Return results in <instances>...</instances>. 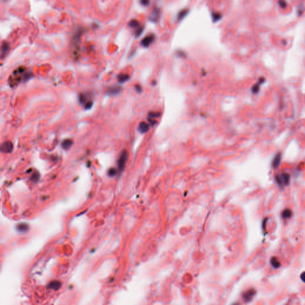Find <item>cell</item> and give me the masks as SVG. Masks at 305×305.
<instances>
[{"instance_id":"2e32d148","label":"cell","mask_w":305,"mask_h":305,"mask_svg":"<svg viewBox=\"0 0 305 305\" xmlns=\"http://www.w3.org/2000/svg\"><path fill=\"white\" fill-rule=\"evenodd\" d=\"M128 79L129 76L128 75H126V74H121V75H120L118 77V80L120 83L125 82H126Z\"/></svg>"},{"instance_id":"d6986e66","label":"cell","mask_w":305,"mask_h":305,"mask_svg":"<svg viewBox=\"0 0 305 305\" xmlns=\"http://www.w3.org/2000/svg\"><path fill=\"white\" fill-rule=\"evenodd\" d=\"M144 31V27L143 26H142V27H141V26H139V27H138L137 29H136V31H135V35H136V36H139L141 35V34L142 33V32H143Z\"/></svg>"},{"instance_id":"cb8c5ba5","label":"cell","mask_w":305,"mask_h":305,"mask_svg":"<svg viewBox=\"0 0 305 305\" xmlns=\"http://www.w3.org/2000/svg\"><path fill=\"white\" fill-rule=\"evenodd\" d=\"M92 105H93V102H87L85 104L86 109H89V108H91Z\"/></svg>"},{"instance_id":"7402d4cb","label":"cell","mask_w":305,"mask_h":305,"mask_svg":"<svg viewBox=\"0 0 305 305\" xmlns=\"http://www.w3.org/2000/svg\"><path fill=\"white\" fill-rule=\"evenodd\" d=\"M108 173L109 176H114V175H115L116 173V170L115 169H114V168H111V169H110L109 170H108Z\"/></svg>"},{"instance_id":"9c48e42d","label":"cell","mask_w":305,"mask_h":305,"mask_svg":"<svg viewBox=\"0 0 305 305\" xmlns=\"http://www.w3.org/2000/svg\"><path fill=\"white\" fill-rule=\"evenodd\" d=\"M61 287V282L58 281H54L50 282L48 285V288H51L54 290H57L60 288Z\"/></svg>"},{"instance_id":"4fadbf2b","label":"cell","mask_w":305,"mask_h":305,"mask_svg":"<svg viewBox=\"0 0 305 305\" xmlns=\"http://www.w3.org/2000/svg\"><path fill=\"white\" fill-rule=\"evenodd\" d=\"M17 230L20 232H25L28 231L29 227L26 224H20L17 227Z\"/></svg>"},{"instance_id":"7a4b0ae2","label":"cell","mask_w":305,"mask_h":305,"mask_svg":"<svg viewBox=\"0 0 305 305\" xmlns=\"http://www.w3.org/2000/svg\"><path fill=\"white\" fill-rule=\"evenodd\" d=\"M154 39H155V35L153 34H150L144 37L143 39L141 40V44L143 47L147 48L152 44V43L154 41Z\"/></svg>"},{"instance_id":"9a60e30c","label":"cell","mask_w":305,"mask_h":305,"mask_svg":"<svg viewBox=\"0 0 305 305\" xmlns=\"http://www.w3.org/2000/svg\"><path fill=\"white\" fill-rule=\"evenodd\" d=\"M271 265L273 266V268H277L279 267V266H280V263L279 262V261L277 260V259H276L275 257H272L271 259Z\"/></svg>"},{"instance_id":"44dd1931","label":"cell","mask_w":305,"mask_h":305,"mask_svg":"<svg viewBox=\"0 0 305 305\" xmlns=\"http://www.w3.org/2000/svg\"><path fill=\"white\" fill-rule=\"evenodd\" d=\"M8 46L7 45V44H4L3 46L2 47V57L4 56V54H5V53H7V50H8Z\"/></svg>"},{"instance_id":"e0dca14e","label":"cell","mask_w":305,"mask_h":305,"mask_svg":"<svg viewBox=\"0 0 305 305\" xmlns=\"http://www.w3.org/2000/svg\"><path fill=\"white\" fill-rule=\"evenodd\" d=\"M139 22H138V20L134 19V20H132L131 21L129 22V26H130L131 28H136V29H137L138 27H139Z\"/></svg>"},{"instance_id":"8fae6325","label":"cell","mask_w":305,"mask_h":305,"mask_svg":"<svg viewBox=\"0 0 305 305\" xmlns=\"http://www.w3.org/2000/svg\"><path fill=\"white\" fill-rule=\"evenodd\" d=\"M212 20L213 22H217L222 18V14L219 12H213L212 14Z\"/></svg>"},{"instance_id":"ba28073f","label":"cell","mask_w":305,"mask_h":305,"mask_svg":"<svg viewBox=\"0 0 305 305\" xmlns=\"http://www.w3.org/2000/svg\"><path fill=\"white\" fill-rule=\"evenodd\" d=\"M189 10L188 9H183L181 11H180L178 13V16H177V19H178V21H181V20H183L187 16Z\"/></svg>"},{"instance_id":"5bb4252c","label":"cell","mask_w":305,"mask_h":305,"mask_svg":"<svg viewBox=\"0 0 305 305\" xmlns=\"http://www.w3.org/2000/svg\"><path fill=\"white\" fill-rule=\"evenodd\" d=\"M139 131H140L141 132H145L147 131V130H148V126L146 123L142 122L140 123V125H139Z\"/></svg>"},{"instance_id":"ac0fdd59","label":"cell","mask_w":305,"mask_h":305,"mask_svg":"<svg viewBox=\"0 0 305 305\" xmlns=\"http://www.w3.org/2000/svg\"><path fill=\"white\" fill-rule=\"evenodd\" d=\"M39 173H38L37 172H36L32 175V176H31V180H32L33 182H36V181H38V179H39Z\"/></svg>"},{"instance_id":"3957f363","label":"cell","mask_w":305,"mask_h":305,"mask_svg":"<svg viewBox=\"0 0 305 305\" xmlns=\"http://www.w3.org/2000/svg\"><path fill=\"white\" fill-rule=\"evenodd\" d=\"M128 159V153L126 151H123L122 154H120L119 159L118 161V168L119 170L122 172L125 166L126 162Z\"/></svg>"},{"instance_id":"277c9868","label":"cell","mask_w":305,"mask_h":305,"mask_svg":"<svg viewBox=\"0 0 305 305\" xmlns=\"http://www.w3.org/2000/svg\"><path fill=\"white\" fill-rule=\"evenodd\" d=\"M160 10H159V8L155 7V8H153L152 11H151V12L150 13V16H149V19L150 21H151L152 22H154V23H156V22H157L159 20V18H160Z\"/></svg>"},{"instance_id":"30bf717a","label":"cell","mask_w":305,"mask_h":305,"mask_svg":"<svg viewBox=\"0 0 305 305\" xmlns=\"http://www.w3.org/2000/svg\"><path fill=\"white\" fill-rule=\"evenodd\" d=\"M72 141L71 139H65L63 141L62 144V146L65 150H68L72 146Z\"/></svg>"},{"instance_id":"603a6c76","label":"cell","mask_w":305,"mask_h":305,"mask_svg":"<svg viewBox=\"0 0 305 305\" xmlns=\"http://www.w3.org/2000/svg\"><path fill=\"white\" fill-rule=\"evenodd\" d=\"M79 102L81 103H85L86 102V97L84 94H81L79 96Z\"/></svg>"},{"instance_id":"5b68a950","label":"cell","mask_w":305,"mask_h":305,"mask_svg":"<svg viewBox=\"0 0 305 305\" xmlns=\"http://www.w3.org/2000/svg\"><path fill=\"white\" fill-rule=\"evenodd\" d=\"M13 149V143L10 141H5V142H4V143L2 144V145H1V151L3 153H8L11 152Z\"/></svg>"},{"instance_id":"ffe728a7","label":"cell","mask_w":305,"mask_h":305,"mask_svg":"<svg viewBox=\"0 0 305 305\" xmlns=\"http://www.w3.org/2000/svg\"><path fill=\"white\" fill-rule=\"evenodd\" d=\"M140 4L143 6H148L150 3V0H139Z\"/></svg>"},{"instance_id":"8992f818","label":"cell","mask_w":305,"mask_h":305,"mask_svg":"<svg viewBox=\"0 0 305 305\" xmlns=\"http://www.w3.org/2000/svg\"><path fill=\"white\" fill-rule=\"evenodd\" d=\"M256 291L255 290L251 289L249 290L248 291H246L243 295V299L245 302H249L250 301L251 299H253V296L255 294Z\"/></svg>"},{"instance_id":"484cf974","label":"cell","mask_w":305,"mask_h":305,"mask_svg":"<svg viewBox=\"0 0 305 305\" xmlns=\"http://www.w3.org/2000/svg\"><path fill=\"white\" fill-rule=\"evenodd\" d=\"M300 277H301L302 280L303 281V282H305V272H303V273H302Z\"/></svg>"},{"instance_id":"d4e9b609","label":"cell","mask_w":305,"mask_h":305,"mask_svg":"<svg viewBox=\"0 0 305 305\" xmlns=\"http://www.w3.org/2000/svg\"><path fill=\"white\" fill-rule=\"evenodd\" d=\"M279 5H280L281 7H283L284 8V7H285V6H286V3H285L284 0H279Z\"/></svg>"},{"instance_id":"52a82bcc","label":"cell","mask_w":305,"mask_h":305,"mask_svg":"<svg viewBox=\"0 0 305 305\" xmlns=\"http://www.w3.org/2000/svg\"><path fill=\"white\" fill-rule=\"evenodd\" d=\"M121 91V88L119 87H110L107 91V93L110 95H116L119 94Z\"/></svg>"},{"instance_id":"7c38bea8","label":"cell","mask_w":305,"mask_h":305,"mask_svg":"<svg viewBox=\"0 0 305 305\" xmlns=\"http://www.w3.org/2000/svg\"><path fill=\"white\" fill-rule=\"evenodd\" d=\"M292 215V212L291 210L290 209H285L282 213V216L284 219H288L291 217Z\"/></svg>"},{"instance_id":"6da1fadb","label":"cell","mask_w":305,"mask_h":305,"mask_svg":"<svg viewBox=\"0 0 305 305\" xmlns=\"http://www.w3.org/2000/svg\"><path fill=\"white\" fill-rule=\"evenodd\" d=\"M25 72V68L23 67H20L16 69L13 73V75L9 78L10 84L11 86H15L18 84L21 80L22 74L24 73Z\"/></svg>"}]
</instances>
